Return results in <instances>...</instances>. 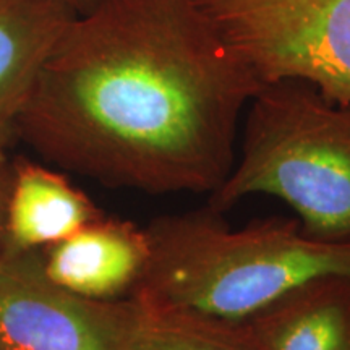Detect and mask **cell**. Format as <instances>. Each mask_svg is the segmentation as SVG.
Instances as JSON below:
<instances>
[{
  "mask_svg": "<svg viewBox=\"0 0 350 350\" xmlns=\"http://www.w3.org/2000/svg\"><path fill=\"white\" fill-rule=\"evenodd\" d=\"M261 85L198 0H103L57 41L15 135L104 185L213 193Z\"/></svg>",
  "mask_w": 350,
  "mask_h": 350,
  "instance_id": "cell-1",
  "label": "cell"
},
{
  "mask_svg": "<svg viewBox=\"0 0 350 350\" xmlns=\"http://www.w3.org/2000/svg\"><path fill=\"white\" fill-rule=\"evenodd\" d=\"M150 260L129 297L245 323L321 275L350 278V240L327 242L299 221L266 219L232 230L213 209L161 216L146 227Z\"/></svg>",
  "mask_w": 350,
  "mask_h": 350,
  "instance_id": "cell-2",
  "label": "cell"
},
{
  "mask_svg": "<svg viewBox=\"0 0 350 350\" xmlns=\"http://www.w3.org/2000/svg\"><path fill=\"white\" fill-rule=\"evenodd\" d=\"M250 195L294 209L301 229L350 240V103L301 78L265 81L247 107L242 151L208 208L224 213Z\"/></svg>",
  "mask_w": 350,
  "mask_h": 350,
  "instance_id": "cell-3",
  "label": "cell"
},
{
  "mask_svg": "<svg viewBox=\"0 0 350 350\" xmlns=\"http://www.w3.org/2000/svg\"><path fill=\"white\" fill-rule=\"evenodd\" d=\"M265 83L301 78L350 103V0H198Z\"/></svg>",
  "mask_w": 350,
  "mask_h": 350,
  "instance_id": "cell-4",
  "label": "cell"
},
{
  "mask_svg": "<svg viewBox=\"0 0 350 350\" xmlns=\"http://www.w3.org/2000/svg\"><path fill=\"white\" fill-rule=\"evenodd\" d=\"M133 300H94L46 278L39 250L0 261V350H125Z\"/></svg>",
  "mask_w": 350,
  "mask_h": 350,
  "instance_id": "cell-5",
  "label": "cell"
},
{
  "mask_svg": "<svg viewBox=\"0 0 350 350\" xmlns=\"http://www.w3.org/2000/svg\"><path fill=\"white\" fill-rule=\"evenodd\" d=\"M47 279L94 300L125 299L146 269V230L130 221L100 217L70 237L39 250Z\"/></svg>",
  "mask_w": 350,
  "mask_h": 350,
  "instance_id": "cell-6",
  "label": "cell"
},
{
  "mask_svg": "<svg viewBox=\"0 0 350 350\" xmlns=\"http://www.w3.org/2000/svg\"><path fill=\"white\" fill-rule=\"evenodd\" d=\"M10 165L2 258L41 250L104 217L90 196L65 175L26 157H16Z\"/></svg>",
  "mask_w": 350,
  "mask_h": 350,
  "instance_id": "cell-7",
  "label": "cell"
},
{
  "mask_svg": "<svg viewBox=\"0 0 350 350\" xmlns=\"http://www.w3.org/2000/svg\"><path fill=\"white\" fill-rule=\"evenodd\" d=\"M77 13L62 0H0V148L16 122L47 57Z\"/></svg>",
  "mask_w": 350,
  "mask_h": 350,
  "instance_id": "cell-8",
  "label": "cell"
},
{
  "mask_svg": "<svg viewBox=\"0 0 350 350\" xmlns=\"http://www.w3.org/2000/svg\"><path fill=\"white\" fill-rule=\"evenodd\" d=\"M247 323L261 350H350V278L300 284Z\"/></svg>",
  "mask_w": 350,
  "mask_h": 350,
  "instance_id": "cell-9",
  "label": "cell"
},
{
  "mask_svg": "<svg viewBox=\"0 0 350 350\" xmlns=\"http://www.w3.org/2000/svg\"><path fill=\"white\" fill-rule=\"evenodd\" d=\"M133 300L125 350H261L248 323Z\"/></svg>",
  "mask_w": 350,
  "mask_h": 350,
  "instance_id": "cell-10",
  "label": "cell"
},
{
  "mask_svg": "<svg viewBox=\"0 0 350 350\" xmlns=\"http://www.w3.org/2000/svg\"><path fill=\"white\" fill-rule=\"evenodd\" d=\"M12 185V165L7 157H0V261H2V232L3 219H5V208Z\"/></svg>",
  "mask_w": 350,
  "mask_h": 350,
  "instance_id": "cell-11",
  "label": "cell"
},
{
  "mask_svg": "<svg viewBox=\"0 0 350 350\" xmlns=\"http://www.w3.org/2000/svg\"><path fill=\"white\" fill-rule=\"evenodd\" d=\"M62 2L67 3V5L77 13V15H80V13L91 10V8L98 5V3L103 2V0H62Z\"/></svg>",
  "mask_w": 350,
  "mask_h": 350,
  "instance_id": "cell-12",
  "label": "cell"
},
{
  "mask_svg": "<svg viewBox=\"0 0 350 350\" xmlns=\"http://www.w3.org/2000/svg\"><path fill=\"white\" fill-rule=\"evenodd\" d=\"M0 157H7L5 150H2V148H0Z\"/></svg>",
  "mask_w": 350,
  "mask_h": 350,
  "instance_id": "cell-13",
  "label": "cell"
}]
</instances>
